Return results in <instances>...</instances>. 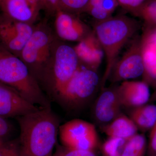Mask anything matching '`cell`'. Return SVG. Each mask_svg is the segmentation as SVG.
Listing matches in <instances>:
<instances>
[{"instance_id":"1","label":"cell","mask_w":156,"mask_h":156,"mask_svg":"<svg viewBox=\"0 0 156 156\" xmlns=\"http://www.w3.org/2000/svg\"><path fill=\"white\" fill-rule=\"evenodd\" d=\"M15 119L20 130L18 140L20 156H53L60 121L51 107Z\"/></svg>"},{"instance_id":"2","label":"cell","mask_w":156,"mask_h":156,"mask_svg":"<svg viewBox=\"0 0 156 156\" xmlns=\"http://www.w3.org/2000/svg\"><path fill=\"white\" fill-rule=\"evenodd\" d=\"M0 82L40 108L51 107L50 99L21 58L0 45Z\"/></svg>"},{"instance_id":"3","label":"cell","mask_w":156,"mask_h":156,"mask_svg":"<svg viewBox=\"0 0 156 156\" xmlns=\"http://www.w3.org/2000/svg\"><path fill=\"white\" fill-rule=\"evenodd\" d=\"M140 28L138 21L125 15L112 16L102 21L95 22L93 31L106 59V69L101 82L102 87L108 80L121 50Z\"/></svg>"},{"instance_id":"4","label":"cell","mask_w":156,"mask_h":156,"mask_svg":"<svg viewBox=\"0 0 156 156\" xmlns=\"http://www.w3.org/2000/svg\"><path fill=\"white\" fill-rule=\"evenodd\" d=\"M80 64L74 48L56 37L41 84L50 99L55 100L81 67Z\"/></svg>"},{"instance_id":"5","label":"cell","mask_w":156,"mask_h":156,"mask_svg":"<svg viewBox=\"0 0 156 156\" xmlns=\"http://www.w3.org/2000/svg\"><path fill=\"white\" fill-rule=\"evenodd\" d=\"M56 38L46 23H41L35 26L31 36L19 55L40 87Z\"/></svg>"},{"instance_id":"6","label":"cell","mask_w":156,"mask_h":156,"mask_svg":"<svg viewBox=\"0 0 156 156\" xmlns=\"http://www.w3.org/2000/svg\"><path fill=\"white\" fill-rule=\"evenodd\" d=\"M99 81L96 71L80 67L54 101L66 111L79 110L90 100Z\"/></svg>"},{"instance_id":"7","label":"cell","mask_w":156,"mask_h":156,"mask_svg":"<svg viewBox=\"0 0 156 156\" xmlns=\"http://www.w3.org/2000/svg\"><path fill=\"white\" fill-rule=\"evenodd\" d=\"M59 138L62 145L80 150L93 151L97 144V135L94 125L76 119L60 126Z\"/></svg>"},{"instance_id":"8","label":"cell","mask_w":156,"mask_h":156,"mask_svg":"<svg viewBox=\"0 0 156 156\" xmlns=\"http://www.w3.org/2000/svg\"><path fill=\"white\" fill-rule=\"evenodd\" d=\"M35 26L17 21L4 14H0V45L19 57L30 38Z\"/></svg>"},{"instance_id":"9","label":"cell","mask_w":156,"mask_h":156,"mask_svg":"<svg viewBox=\"0 0 156 156\" xmlns=\"http://www.w3.org/2000/svg\"><path fill=\"white\" fill-rule=\"evenodd\" d=\"M143 73L142 40L137 37L121 58L117 60L108 79L115 83L138 77Z\"/></svg>"},{"instance_id":"10","label":"cell","mask_w":156,"mask_h":156,"mask_svg":"<svg viewBox=\"0 0 156 156\" xmlns=\"http://www.w3.org/2000/svg\"><path fill=\"white\" fill-rule=\"evenodd\" d=\"M54 16L56 37L61 41L79 42L92 31L76 14L59 8Z\"/></svg>"},{"instance_id":"11","label":"cell","mask_w":156,"mask_h":156,"mask_svg":"<svg viewBox=\"0 0 156 156\" xmlns=\"http://www.w3.org/2000/svg\"><path fill=\"white\" fill-rule=\"evenodd\" d=\"M39 108L11 87L0 85V117L16 118L37 111Z\"/></svg>"},{"instance_id":"12","label":"cell","mask_w":156,"mask_h":156,"mask_svg":"<svg viewBox=\"0 0 156 156\" xmlns=\"http://www.w3.org/2000/svg\"><path fill=\"white\" fill-rule=\"evenodd\" d=\"M2 12L12 19L33 24L41 6L39 0H8L1 3Z\"/></svg>"},{"instance_id":"13","label":"cell","mask_w":156,"mask_h":156,"mask_svg":"<svg viewBox=\"0 0 156 156\" xmlns=\"http://www.w3.org/2000/svg\"><path fill=\"white\" fill-rule=\"evenodd\" d=\"M117 91L122 106L136 108L150 99L149 86L144 81H124L117 87Z\"/></svg>"},{"instance_id":"14","label":"cell","mask_w":156,"mask_h":156,"mask_svg":"<svg viewBox=\"0 0 156 156\" xmlns=\"http://www.w3.org/2000/svg\"><path fill=\"white\" fill-rule=\"evenodd\" d=\"M73 48L80 63L96 71L102 62L104 53L93 30Z\"/></svg>"},{"instance_id":"15","label":"cell","mask_w":156,"mask_h":156,"mask_svg":"<svg viewBox=\"0 0 156 156\" xmlns=\"http://www.w3.org/2000/svg\"><path fill=\"white\" fill-rule=\"evenodd\" d=\"M121 106L117 87L105 89L95 102L94 109L95 118L100 122H111L119 116Z\"/></svg>"},{"instance_id":"16","label":"cell","mask_w":156,"mask_h":156,"mask_svg":"<svg viewBox=\"0 0 156 156\" xmlns=\"http://www.w3.org/2000/svg\"><path fill=\"white\" fill-rule=\"evenodd\" d=\"M109 137H119L128 140L137 134L138 128L131 118L119 115L104 128Z\"/></svg>"},{"instance_id":"17","label":"cell","mask_w":156,"mask_h":156,"mask_svg":"<svg viewBox=\"0 0 156 156\" xmlns=\"http://www.w3.org/2000/svg\"><path fill=\"white\" fill-rule=\"evenodd\" d=\"M130 118L138 129L144 132L150 131L156 122V105L145 104L134 108Z\"/></svg>"},{"instance_id":"18","label":"cell","mask_w":156,"mask_h":156,"mask_svg":"<svg viewBox=\"0 0 156 156\" xmlns=\"http://www.w3.org/2000/svg\"><path fill=\"white\" fill-rule=\"evenodd\" d=\"M118 6L117 0H90L84 13L99 22L112 17Z\"/></svg>"},{"instance_id":"19","label":"cell","mask_w":156,"mask_h":156,"mask_svg":"<svg viewBox=\"0 0 156 156\" xmlns=\"http://www.w3.org/2000/svg\"><path fill=\"white\" fill-rule=\"evenodd\" d=\"M142 46L143 81L149 87L156 89V49L150 46Z\"/></svg>"},{"instance_id":"20","label":"cell","mask_w":156,"mask_h":156,"mask_svg":"<svg viewBox=\"0 0 156 156\" xmlns=\"http://www.w3.org/2000/svg\"><path fill=\"white\" fill-rule=\"evenodd\" d=\"M146 146L145 136L136 134L128 140L121 156H144Z\"/></svg>"},{"instance_id":"21","label":"cell","mask_w":156,"mask_h":156,"mask_svg":"<svg viewBox=\"0 0 156 156\" xmlns=\"http://www.w3.org/2000/svg\"><path fill=\"white\" fill-rule=\"evenodd\" d=\"M134 15L143 20L144 29L156 28V0H148Z\"/></svg>"},{"instance_id":"22","label":"cell","mask_w":156,"mask_h":156,"mask_svg":"<svg viewBox=\"0 0 156 156\" xmlns=\"http://www.w3.org/2000/svg\"><path fill=\"white\" fill-rule=\"evenodd\" d=\"M128 140L119 137H109L104 144L102 151L105 156H121Z\"/></svg>"},{"instance_id":"23","label":"cell","mask_w":156,"mask_h":156,"mask_svg":"<svg viewBox=\"0 0 156 156\" xmlns=\"http://www.w3.org/2000/svg\"><path fill=\"white\" fill-rule=\"evenodd\" d=\"M90 0H60L59 9L72 14L84 13Z\"/></svg>"},{"instance_id":"24","label":"cell","mask_w":156,"mask_h":156,"mask_svg":"<svg viewBox=\"0 0 156 156\" xmlns=\"http://www.w3.org/2000/svg\"><path fill=\"white\" fill-rule=\"evenodd\" d=\"M0 156H21L18 138L0 140Z\"/></svg>"},{"instance_id":"25","label":"cell","mask_w":156,"mask_h":156,"mask_svg":"<svg viewBox=\"0 0 156 156\" xmlns=\"http://www.w3.org/2000/svg\"><path fill=\"white\" fill-rule=\"evenodd\" d=\"M52 156H96L93 151L80 150L57 144Z\"/></svg>"},{"instance_id":"26","label":"cell","mask_w":156,"mask_h":156,"mask_svg":"<svg viewBox=\"0 0 156 156\" xmlns=\"http://www.w3.org/2000/svg\"><path fill=\"white\" fill-rule=\"evenodd\" d=\"M119 6L134 14L148 0H117Z\"/></svg>"},{"instance_id":"27","label":"cell","mask_w":156,"mask_h":156,"mask_svg":"<svg viewBox=\"0 0 156 156\" xmlns=\"http://www.w3.org/2000/svg\"><path fill=\"white\" fill-rule=\"evenodd\" d=\"M44 10L48 14L54 15L59 8L60 0H39Z\"/></svg>"},{"instance_id":"28","label":"cell","mask_w":156,"mask_h":156,"mask_svg":"<svg viewBox=\"0 0 156 156\" xmlns=\"http://www.w3.org/2000/svg\"><path fill=\"white\" fill-rule=\"evenodd\" d=\"M13 131V126L9 120L0 117V140L8 139Z\"/></svg>"},{"instance_id":"29","label":"cell","mask_w":156,"mask_h":156,"mask_svg":"<svg viewBox=\"0 0 156 156\" xmlns=\"http://www.w3.org/2000/svg\"><path fill=\"white\" fill-rule=\"evenodd\" d=\"M148 151L149 156H156V122L150 130Z\"/></svg>"},{"instance_id":"30","label":"cell","mask_w":156,"mask_h":156,"mask_svg":"<svg viewBox=\"0 0 156 156\" xmlns=\"http://www.w3.org/2000/svg\"><path fill=\"white\" fill-rule=\"evenodd\" d=\"M151 101H156V90L151 95L150 100Z\"/></svg>"},{"instance_id":"31","label":"cell","mask_w":156,"mask_h":156,"mask_svg":"<svg viewBox=\"0 0 156 156\" xmlns=\"http://www.w3.org/2000/svg\"><path fill=\"white\" fill-rule=\"evenodd\" d=\"M2 8H1V2H0V14L2 13Z\"/></svg>"},{"instance_id":"32","label":"cell","mask_w":156,"mask_h":156,"mask_svg":"<svg viewBox=\"0 0 156 156\" xmlns=\"http://www.w3.org/2000/svg\"><path fill=\"white\" fill-rule=\"evenodd\" d=\"M8 1V0H0V2H1V3H2L3 2H5V1Z\"/></svg>"},{"instance_id":"33","label":"cell","mask_w":156,"mask_h":156,"mask_svg":"<svg viewBox=\"0 0 156 156\" xmlns=\"http://www.w3.org/2000/svg\"><path fill=\"white\" fill-rule=\"evenodd\" d=\"M2 84H3V83H1V82H0V85H2Z\"/></svg>"}]
</instances>
